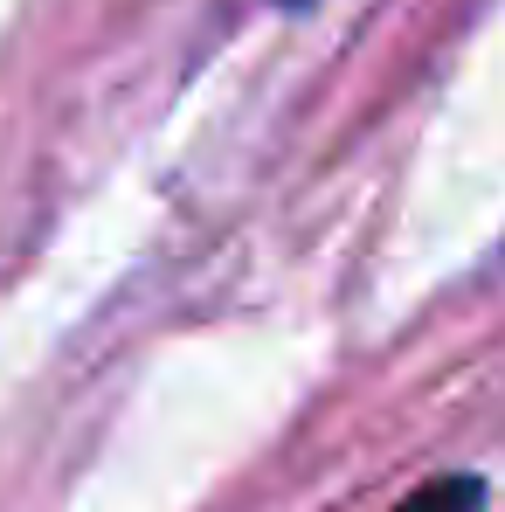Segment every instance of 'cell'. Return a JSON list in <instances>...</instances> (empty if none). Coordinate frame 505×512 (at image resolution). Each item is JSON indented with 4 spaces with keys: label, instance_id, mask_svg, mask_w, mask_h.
I'll return each mask as SVG.
<instances>
[{
    "label": "cell",
    "instance_id": "obj_1",
    "mask_svg": "<svg viewBox=\"0 0 505 512\" xmlns=\"http://www.w3.org/2000/svg\"><path fill=\"white\" fill-rule=\"evenodd\" d=\"M478 506H485V478H471V471H443V478L416 485L395 512H478Z\"/></svg>",
    "mask_w": 505,
    "mask_h": 512
},
{
    "label": "cell",
    "instance_id": "obj_2",
    "mask_svg": "<svg viewBox=\"0 0 505 512\" xmlns=\"http://www.w3.org/2000/svg\"><path fill=\"white\" fill-rule=\"evenodd\" d=\"M277 7H312V0H277Z\"/></svg>",
    "mask_w": 505,
    "mask_h": 512
}]
</instances>
